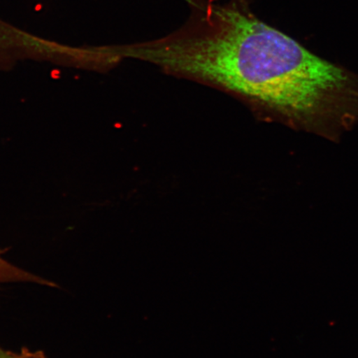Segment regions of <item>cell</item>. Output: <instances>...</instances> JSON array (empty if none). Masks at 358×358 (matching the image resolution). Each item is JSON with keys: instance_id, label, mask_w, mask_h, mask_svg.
Returning a JSON list of instances; mask_svg holds the SVG:
<instances>
[{"instance_id": "cell-1", "label": "cell", "mask_w": 358, "mask_h": 358, "mask_svg": "<svg viewBox=\"0 0 358 358\" xmlns=\"http://www.w3.org/2000/svg\"><path fill=\"white\" fill-rule=\"evenodd\" d=\"M28 44L24 31L0 20V71L15 66L24 56Z\"/></svg>"}, {"instance_id": "cell-2", "label": "cell", "mask_w": 358, "mask_h": 358, "mask_svg": "<svg viewBox=\"0 0 358 358\" xmlns=\"http://www.w3.org/2000/svg\"><path fill=\"white\" fill-rule=\"evenodd\" d=\"M15 281L35 282V283L48 285V281L11 265L2 257L0 253V284Z\"/></svg>"}, {"instance_id": "cell-3", "label": "cell", "mask_w": 358, "mask_h": 358, "mask_svg": "<svg viewBox=\"0 0 358 358\" xmlns=\"http://www.w3.org/2000/svg\"><path fill=\"white\" fill-rule=\"evenodd\" d=\"M0 358H34L28 355H19L16 353L4 351L3 349L0 348Z\"/></svg>"}]
</instances>
